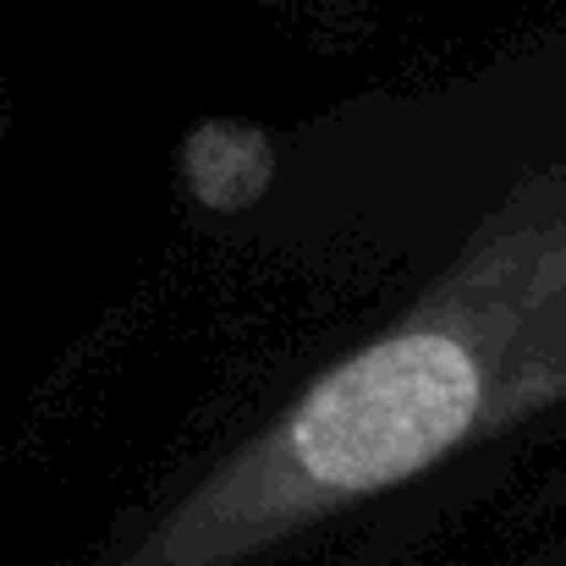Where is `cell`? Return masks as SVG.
<instances>
[{
	"label": "cell",
	"mask_w": 566,
	"mask_h": 566,
	"mask_svg": "<svg viewBox=\"0 0 566 566\" xmlns=\"http://www.w3.org/2000/svg\"><path fill=\"white\" fill-rule=\"evenodd\" d=\"M556 396H566V214L495 237L418 314L308 379L122 566L259 556Z\"/></svg>",
	"instance_id": "1"
}]
</instances>
